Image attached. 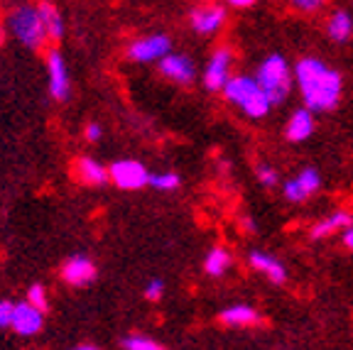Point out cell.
I'll return each mask as SVG.
<instances>
[{
	"label": "cell",
	"mask_w": 353,
	"mask_h": 350,
	"mask_svg": "<svg viewBox=\"0 0 353 350\" xmlns=\"http://www.w3.org/2000/svg\"><path fill=\"white\" fill-rule=\"evenodd\" d=\"M297 83L299 91H302V99L307 103V108L312 113H326V110H334L341 99V74L329 69L324 61L314 59V56H307L297 64Z\"/></svg>",
	"instance_id": "1"
},
{
	"label": "cell",
	"mask_w": 353,
	"mask_h": 350,
	"mask_svg": "<svg viewBox=\"0 0 353 350\" xmlns=\"http://www.w3.org/2000/svg\"><path fill=\"white\" fill-rule=\"evenodd\" d=\"M221 91L226 93V99L231 101V103H236L243 113L248 115V118H255V121L265 118V115L270 113V108H272L270 99L265 96V91L260 88V83L255 81L253 76H233V79H228Z\"/></svg>",
	"instance_id": "2"
},
{
	"label": "cell",
	"mask_w": 353,
	"mask_h": 350,
	"mask_svg": "<svg viewBox=\"0 0 353 350\" xmlns=\"http://www.w3.org/2000/svg\"><path fill=\"white\" fill-rule=\"evenodd\" d=\"M255 81L260 83V88H263L265 96L270 99L272 105L285 103L290 91H292V72H290V64H287L285 56L282 54L268 56V59L260 64Z\"/></svg>",
	"instance_id": "3"
},
{
	"label": "cell",
	"mask_w": 353,
	"mask_h": 350,
	"mask_svg": "<svg viewBox=\"0 0 353 350\" xmlns=\"http://www.w3.org/2000/svg\"><path fill=\"white\" fill-rule=\"evenodd\" d=\"M10 32L20 39L30 50H39L42 42L47 39V30H44L39 8L22 6L10 15Z\"/></svg>",
	"instance_id": "4"
},
{
	"label": "cell",
	"mask_w": 353,
	"mask_h": 350,
	"mask_svg": "<svg viewBox=\"0 0 353 350\" xmlns=\"http://www.w3.org/2000/svg\"><path fill=\"white\" fill-rule=\"evenodd\" d=\"M108 179L118 186V189H125V192H135V189H143L148 184L150 174L143 167V162L138 159H121V162H113L108 169Z\"/></svg>",
	"instance_id": "5"
},
{
	"label": "cell",
	"mask_w": 353,
	"mask_h": 350,
	"mask_svg": "<svg viewBox=\"0 0 353 350\" xmlns=\"http://www.w3.org/2000/svg\"><path fill=\"white\" fill-rule=\"evenodd\" d=\"M172 42L167 34H150V37H140L130 44L128 56L138 64H148V61H157L170 52Z\"/></svg>",
	"instance_id": "6"
},
{
	"label": "cell",
	"mask_w": 353,
	"mask_h": 350,
	"mask_svg": "<svg viewBox=\"0 0 353 350\" xmlns=\"http://www.w3.org/2000/svg\"><path fill=\"white\" fill-rule=\"evenodd\" d=\"M44 326V311L37 307H32L30 301H22V304H15L12 309V318H10V329L15 331L17 336H37Z\"/></svg>",
	"instance_id": "7"
},
{
	"label": "cell",
	"mask_w": 353,
	"mask_h": 350,
	"mask_svg": "<svg viewBox=\"0 0 353 350\" xmlns=\"http://www.w3.org/2000/svg\"><path fill=\"white\" fill-rule=\"evenodd\" d=\"M233 64V52L228 47H221L211 54L209 64H206V72H204V86L209 91H221L223 83L228 81V69Z\"/></svg>",
	"instance_id": "8"
},
{
	"label": "cell",
	"mask_w": 353,
	"mask_h": 350,
	"mask_svg": "<svg viewBox=\"0 0 353 350\" xmlns=\"http://www.w3.org/2000/svg\"><path fill=\"white\" fill-rule=\"evenodd\" d=\"M47 72H50V93L54 101L69 99V72H66L64 56L59 50H52L47 54Z\"/></svg>",
	"instance_id": "9"
},
{
	"label": "cell",
	"mask_w": 353,
	"mask_h": 350,
	"mask_svg": "<svg viewBox=\"0 0 353 350\" xmlns=\"http://www.w3.org/2000/svg\"><path fill=\"white\" fill-rule=\"evenodd\" d=\"M160 61V72L162 76H167L174 83H192L194 76H196V69H194V61L184 54H170L167 52Z\"/></svg>",
	"instance_id": "10"
},
{
	"label": "cell",
	"mask_w": 353,
	"mask_h": 350,
	"mask_svg": "<svg viewBox=\"0 0 353 350\" xmlns=\"http://www.w3.org/2000/svg\"><path fill=\"white\" fill-rule=\"evenodd\" d=\"M61 277H64L66 285L72 287H83V285H91L96 279V267L94 262L83 255H74L72 260H66L64 267H61Z\"/></svg>",
	"instance_id": "11"
},
{
	"label": "cell",
	"mask_w": 353,
	"mask_h": 350,
	"mask_svg": "<svg viewBox=\"0 0 353 350\" xmlns=\"http://www.w3.org/2000/svg\"><path fill=\"white\" fill-rule=\"evenodd\" d=\"M226 22V8L214 6V8H199L192 10V28L199 34H214L221 30V25Z\"/></svg>",
	"instance_id": "12"
},
{
	"label": "cell",
	"mask_w": 353,
	"mask_h": 350,
	"mask_svg": "<svg viewBox=\"0 0 353 350\" xmlns=\"http://www.w3.org/2000/svg\"><path fill=\"white\" fill-rule=\"evenodd\" d=\"M314 132V113L309 108H297L287 123V140L290 143H304Z\"/></svg>",
	"instance_id": "13"
},
{
	"label": "cell",
	"mask_w": 353,
	"mask_h": 350,
	"mask_svg": "<svg viewBox=\"0 0 353 350\" xmlns=\"http://www.w3.org/2000/svg\"><path fill=\"white\" fill-rule=\"evenodd\" d=\"M250 267L258 269V272L268 274V279L270 282H275V285H285L287 282V269L285 265L280 262V260H275L272 255H265V252H250Z\"/></svg>",
	"instance_id": "14"
},
{
	"label": "cell",
	"mask_w": 353,
	"mask_h": 350,
	"mask_svg": "<svg viewBox=\"0 0 353 350\" xmlns=\"http://www.w3.org/2000/svg\"><path fill=\"white\" fill-rule=\"evenodd\" d=\"M77 174L79 179L83 181V184H105V179H108V169H105L101 162H96V159L91 157H81L77 159Z\"/></svg>",
	"instance_id": "15"
},
{
	"label": "cell",
	"mask_w": 353,
	"mask_h": 350,
	"mask_svg": "<svg viewBox=\"0 0 353 350\" xmlns=\"http://www.w3.org/2000/svg\"><path fill=\"white\" fill-rule=\"evenodd\" d=\"M326 30H329V37L334 39V42H348L353 34V17L348 15L346 10H336L329 17Z\"/></svg>",
	"instance_id": "16"
},
{
	"label": "cell",
	"mask_w": 353,
	"mask_h": 350,
	"mask_svg": "<svg viewBox=\"0 0 353 350\" xmlns=\"http://www.w3.org/2000/svg\"><path fill=\"white\" fill-rule=\"evenodd\" d=\"M348 225H353L351 214H343V211H336V214H331L329 218L319 220V223H316L314 228H312V233H309V236L314 238V240H321V238L331 236L334 230H339V228H348Z\"/></svg>",
	"instance_id": "17"
},
{
	"label": "cell",
	"mask_w": 353,
	"mask_h": 350,
	"mask_svg": "<svg viewBox=\"0 0 353 350\" xmlns=\"http://www.w3.org/2000/svg\"><path fill=\"white\" fill-rule=\"evenodd\" d=\"M39 15H42V22H44V30H47V37L59 42L64 37V22H61V15L52 3H42L39 6Z\"/></svg>",
	"instance_id": "18"
},
{
	"label": "cell",
	"mask_w": 353,
	"mask_h": 350,
	"mask_svg": "<svg viewBox=\"0 0 353 350\" xmlns=\"http://www.w3.org/2000/svg\"><path fill=\"white\" fill-rule=\"evenodd\" d=\"M221 321L226 323V326H253V323H258V313H255V309L245 307V304H238V307H231L226 309V311H221Z\"/></svg>",
	"instance_id": "19"
},
{
	"label": "cell",
	"mask_w": 353,
	"mask_h": 350,
	"mask_svg": "<svg viewBox=\"0 0 353 350\" xmlns=\"http://www.w3.org/2000/svg\"><path fill=\"white\" fill-rule=\"evenodd\" d=\"M231 262H233V258H231V252H228L226 247H214V250L206 255L204 269L211 274V277H221V274L231 267Z\"/></svg>",
	"instance_id": "20"
},
{
	"label": "cell",
	"mask_w": 353,
	"mask_h": 350,
	"mask_svg": "<svg viewBox=\"0 0 353 350\" xmlns=\"http://www.w3.org/2000/svg\"><path fill=\"white\" fill-rule=\"evenodd\" d=\"M121 348H125V350H160L162 345L157 343V340L148 338V336L132 333V336H128V338L121 340Z\"/></svg>",
	"instance_id": "21"
},
{
	"label": "cell",
	"mask_w": 353,
	"mask_h": 350,
	"mask_svg": "<svg viewBox=\"0 0 353 350\" xmlns=\"http://www.w3.org/2000/svg\"><path fill=\"white\" fill-rule=\"evenodd\" d=\"M148 184L154 186V189H160V192H174V189L182 184V181H179V174H174V172H165V174L150 176Z\"/></svg>",
	"instance_id": "22"
},
{
	"label": "cell",
	"mask_w": 353,
	"mask_h": 350,
	"mask_svg": "<svg viewBox=\"0 0 353 350\" xmlns=\"http://www.w3.org/2000/svg\"><path fill=\"white\" fill-rule=\"evenodd\" d=\"M297 181H299V186H302L304 192H307V196H309V194H314L316 189H319L321 176H319V172H316V169H304L302 174L297 176Z\"/></svg>",
	"instance_id": "23"
},
{
	"label": "cell",
	"mask_w": 353,
	"mask_h": 350,
	"mask_svg": "<svg viewBox=\"0 0 353 350\" xmlns=\"http://www.w3.org/2000/svg\"><path fill=\"white\" fill-rule=\"evenodd\" d=\"M285 196H287V201H294V203H299V201H304L307 198V192H304L302 186H299V181H297V176L294 179H290V181H285Z\"/></svg>",
	"instance_id": "24"
},
{
	"label": "cell",
	"mask_w": 353,
	"mask_h": 350,
	"mask_svg": "<svg viewBox=\"0 0 353 350\" xmlns=\"http://www.w3.org/2000/svg\"><path fill=\"white\" fill-rule=\"evenodd\" d=\"M28 301L32 304V307L42 309V311H47V291H44L42 285H32L28 289Z\"/></svg>",
	"instance_id": "25"
},
{
	"label": "cell",
	"mask_w": 353,
	"mask_h": 350,
	"mask_svg": "<svg viewBox=\"0 0 353 350\" xmlns=\"http://www.w3.org/2000/svg\"><path fill=\"white\" fill-rule=\"evenodd\" d=\"M258 181L263 186H275L277 184V172L268 165H260L258 167Z\"/></svg>",
	"instance_id": "26"
},
{
	"label": "cell",
	"mask_w": 353,
	"mask_h": 350,
	"mask_svg": "<svg viewBox=\"0 0 353 350\" xmlns=\"http://www.w3.org/2000/svg\"><path fill=\"white\" fill-rule=\"evenodd\" d=\"M162 294H165V285H162L160 279H152V282H150V285L145 287V299L157 301Z\"/></svg>",
	"instance_id": "27"
},
{
	"label": "cell",
	"mask_w": 353,
	"mask_h": 350,
	"mask_svg": "<svg viewBox=\"0 0 353 350\" xmlns=\"http://www.w3.org/2000/svg\"><path fill=\"white\" fill-rule=\"evenodd\" d=\"M12 309H15V304H10V301H0V329H10Z\"/></svg>",
	"instance_id": "28"
},
{
	"label": "cell",
	"mask_w": 353,
	"mask_h": 350,
	"mask_svg": "<svg viewBox=\"0 0 353 350\" xmlns=\"http://www.w3.org/2000/svg\"><path fill=\"white\" fill-rule=\"evenodd\" d=\"M292 6L302 12H316L324 6V0H292Z\"/></svg>",
	"instance_id": "29"
},
{
	"label": "cell",
	"mask_w": 353,
	"mask_h": 350,
	"mask_svg": "<svg viewBox=\"0 0 353 350\" xmlns=\"http://www.w3.org/2000/svg\"><path fill=\"white\" fill-rule=\"evenodd\" d=\"M83 137H86L88 143H99V140H101V125H96V123H88L86 130H83Z\"/></svg>",
	"instance_id": "30"
},
{
	"label": "cell",
	"mask_w": 353,
	"mask_h": 350,
	"mask_svg": "<svg viewBox=\"0 0 353 350\" xmlns=\"http://www.w3.org/2000/svg\"><path fill=\"white\" fill-rule=\"evenodd\" d=\"M241 225H243V230H245V233H258V225L253 223V218H243Z\"/></svg>",
	"instance_id": "31"
},
{
	"label": "cell",
	"mask_w": 353,
	"mask_h": 350,
	"mask_svg": "<svg viewBox=\"0 0 353 350\" xmlns=\"http://www.w3.org/2000/svg\"><path fill=\"white\" fill-rule=\"evenodd\" d=\"M343 243H346V247H351L353 250V225H348L346 233H343Z\"/></svg>",
	"instance_id": "32"
},
{
	"label": "cell",
	"mask_w": 353,
	"mask_h": 350,
	"mask_svg": "<svg viewBox=\"0 0 353 350\" xmlns=\"http://www.w3.org/2000/svg\"><path fill=\"white\" fill-rule=\"evenodd\" d=\"M255 0H228V6H233V8H248V6H253Z\"/></svg>",
	"instance_id": "33"
}]
</instances>
